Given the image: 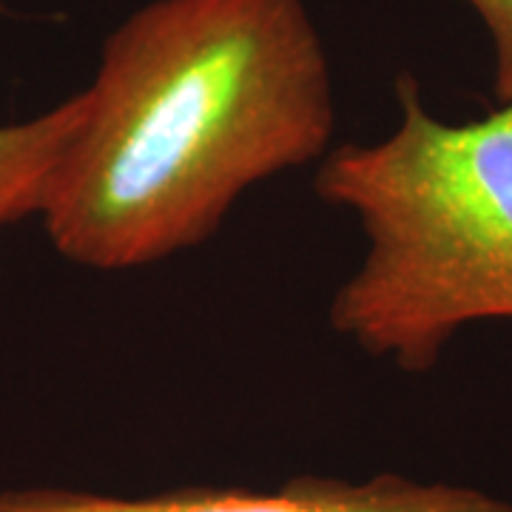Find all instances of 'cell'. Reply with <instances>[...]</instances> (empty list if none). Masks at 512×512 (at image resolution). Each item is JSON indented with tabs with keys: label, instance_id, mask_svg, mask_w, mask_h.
<instances>
[{
	"label": "cell",
	"instance_id": "cell-1",
	"mask_svg": "<svg viewBox=\"0 0 512 512\" xmlns=\"http://www.w3.org/2000/svg\"><path fill=\"white\" fill-rule=\"evenodd\" d=\"M333 134L305 0H151L106 37L37 220L72 265L137 271L200 248L254 185L322 163Z\"/></svg>",
	"mask_w": 512,
	"mask_h": 512
},
{
	"label": "cell",
	"instance_id": "cell-2",
	"mask_svg": "<svg viewBox=\"0 0 512 512\" xmlns=\"http://www.w3.org/2000/svg\"><path fill=\"white\" fill-rule=\"evenodd\" d=\"M396 100V128L330 148L313 188L367 242L333 293L330 328L373 359L427 373L467 325L512 319V106L444 123L410 74Z\"/></svg>",
	"mask_w": 512,
	"mask_h": 512
},
{
	"label": "cell",
	"instance_id": "cell-3",
	"mask_svg": "<svg viewBox=\"0 0 512 512\" xmlns=\"http://www.w3.org/2000/svg\"><path fill=\"white\" fill-rule=\"evenodd\" d=\"M0 512H512L510 501L464 484L379 473L365 481L302 473L276 490L185 487L106 495L69 487L0 490Z\"/></svg>",
	"mask_w": 512,
	"mask_h": 512
},
{
	"label": "cell",
	"instance_id": "cell-4",
	"mask_svg": "<svg viewBox=\"0 0 512 512\" xmlns=\"http://www.w3.org/2000/svg\"><path fill=\"white\" fill-rule=\"evenodd\" d=\"M80 117L83 92H74L37 117L0 126V245L9 228L40 214L49 177L72 143Z\"/></svg>",
	"mask_w": 512,
	"mask_h": 512
},
{
	"label": "cell",
	"instance_id": "cell-5",
	"mask_svg": "<svg viewBox=\"0 0 512 512\" xmlns=\"http://www.w3.org/2000/svg\"><path fill=\"white\" fill-rule=\"evenodd\" d=\"M476 9L493 43V89L498 106H512V0H464Z\"/></svg>",
	"mask_w": 512,
	"mask_h": 512
}]
</instances>
